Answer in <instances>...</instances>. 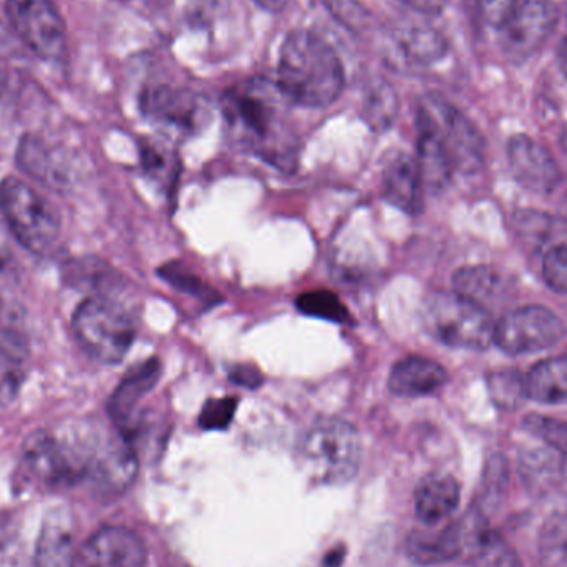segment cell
<instances>
[{
    "label": "cell",
    "instance_id": "1",
    "mask_svg": "<svg viewBox=\"0 0 567 567\" xmlns=\"http://www.w3.org/2000/svg\"><path fill=\"white\" fill-rule=\"evenodd\" d=\"M416 146L425 189L446 188L456 173L472 175L485 163V142L476 126L440 95L422 96L416 105Z\"/></svg>",
    "mask_w": 567,
    "mask_h": 567
},
{
    "label": "cell",
    "instance_id": "2",
    "mask_svg": "<svg viewBox=\"0 0 567 567\" xmlns=\"http://www.w3.org/2000/svg\"><path fill=\"white\" fill-rule=\"evenodd\" d=\"M276 85L287 102L323 109L342 93L346 70L339 53L319 33L296 29L284 39Z\"/></svg>",
    "mask_w": 567,
    "mask_h": 567
},
{
    "label": "cell",
    "instance_id": "3",
    "mask_svg": "<svg viewBox=\"0 0 567 567\" xmlns=\"http://www.w3.org/2000/svg\"><path fill=\"white\" fill-rule=\"evenodd\" d=\"M284 100L276 83L251 80L226 93L223 113L236 142L286 168L296 148L284 128Z\"/></svg>",
    "mask_w": 567,
    "mask_h": 567
},
{
    "label": "cell",
    "instance_id": "4",
    "mask_svg": "<svg viewBox=\"0 0 567 567\" xmlns=\"http://www.w3.org/2000/svg\"><path fill=\"white\" fill-rule=\"evenodd\" d=\"M297 462L312 482L327 486L346 485L359 473L362 440L355 426L346 420H319L300 439Z\"/></svg>",
    "mask_w": 567,
    "mask_h": 567
},
{
    "label": "cell",
    "instance_id": "5",
    "mask_svg": "<svg viewBox=\"0 0 567 567\" xmlns=\"http://www.w3.org/2000/svg\"><path fill=\"white\" fill-rule=\"evenodd\" d=\"M66 432L79 460L82 485L102 495H116L132 485L138 462L132 443L118 430L109 433L93 425H79Z\"/></svg>",
    "mask_w": 567,
    "mask_h": 567
},
{
    "label": "cell",
    "instance_id": "6",
    "mask_svg": "<svg viewBox=\"0 0 567 567\" xmlns=\"http://www.w3.org/2000/svg\"><path fill=\"white\" fill-rule=\"evenodd\" d=\"M422 319L430 336L453 349L485 350L495 343L496 323L489 310L455 290L430 293Z\"/></svg>",
    "mask_w": 567,
    "mask_h": 567
},
{
    "label": "cell",
    "instance_id": "7",
    "mask_svg": "<svg viewBox=\"0 0 567 567\" xmlns=\"http://www.w3.org/2000/svg\"><path fill=\"white\" fill-rule=\"evenodd\" d=\"M73 333L82 349L102 363L122 362L135 342V323L110 297H89L76 307Z\"/></svg>",
    "mask_w": 567,
    "mask_h": 567
},
{
    "label": "cell",
    "instance_id": "8",
    "mask_svg": "<svg viewBox=\"0 0 567 567\" xmlns=\"http://www.w3.org/2000/svg\"><path fill=\"white\" fill-rule=\"evenodd\" d=\"M0 213L17 243L33 255H45L60 236L59 215L49 202L20 179L0 183Z\"/></svg>",
    "mask_w": 567,
    "mask_h": 567
},
{
    "label": "cell",
    "instance_id": "9",
    "mask_svg": "<svg viewBox=\"0 0 567 567\" xmlns=\"http://www.w3.org/2000/svg\"><path fill=\"white\" fill-rule=\"evenodd\" d=\"M566 326L548 307L525 306L509 310L495 329V343L508 355H529L558 346Z\"/></svg>",
    "mask_w": 567,
    "mask_h": 567
},
{
    "label": "cell",
    "instance_id": "10",
    "mask_svg": "<svg viewBox=\"0 0 567 567\" xmlns=\"http://www.w3.org/2000/svg\"><path fill=\"white\" fill-rule=\"evenodd\" d=\"M6 12L16 35L43 60H56L66 45V27L53 0H7Z\"/></svg>",
    "mask_w": 567,
    "mask_h": 567
},
{
    "label": "cell",
    "instance_id": "11",
    "mask_svg": "<svg viewBox=\"0 0 567 567\" xmlns=\"http://www.w3.org/2000/svg\"><path fill=\"white\" fill-rule=\"evenodd\" d=\"M558 7L553 0H526L502 25V49L506 59L523 63L532 59L555 32Z\"/></svg>",
    "mask_w": 567,
    "mask_h": 567
},
{
    "label": "cell",
    "instance_id": "12",
    "mask_svg": "<svg viewBox=\"0 0 567 567\" xmlns=\"http://www.w3.org/2000/svg\"><path fill=\"white\" fill-rule=\"evenodd\" d=\"M25 475L47 488H72L79 485L69 445L60 430H37L22 445Z\"/></svg>",
    "mask_w": 567,
    "mask_h": 567
},
{
    "label": "cell",
    "instance_id": "13",
    "mask_svg": "<svg viewBox=\"0 0 567 567\" xmlns=\"http://www.w3.org/2000/svg\"><path fill=\"white\" fill-rule=\"evenodd\" d=\"M508 162L516 182L536 195H551L565 182L551 153L528 135H515L508 142Z\"/></svg>",
    "mask_w": 567,
    "mask_h": 567
},
{
    "label": "cell",
    "instance_id": "14",
    "mask_svg": "<svg viewBox=\"0 0 567 567\" xmlns=\"http://www.w3.org/2000/svg\"><path fill=\"white\" fill-rule=\"evenodd\" d=\"M159 377H162L159 360H146L142 365L130 370L110 396L106 405L110 420L132 445L140 432L138 405L155 389Z\"/></svg>",
    "mask_w": 567,
    "mask_h": 567
},
{
    "label": "cell",
    "instance_id": "15",
    "mask_svg": "<svg viewBox=\"0 0 567 567\" xmlns=\"http://www.w3.org/2000/svg\"><path fill=\"white\" fill-rule=\"evenodd\" d=\"M140 109L152 122L186 135L199 128L205 115V109L198 95L172 85L145 89L140 99Z\"/></svg>",
    "mask_w": 567,
    "mask_h": 567
},
{
    "label": "cell",
    "instance_id": "16",
    "mask_svg": "<svg viewBox=\"0 0 567 567\" xmlns=\"http://www.w3.org/2000/svg\"><path fill=\"white\" fill-rule=\"evenodd\" d=\"M148 559L145 542L122 526H105L79 549L83 567H143Z\"/></svg>",
    "mask_w": 567,
    "mask_h": 567
},
{
    "label": "cell",
    "instance_id": "17",
    "mask_svg": "<svg viewBox=\"0 0 567 567\" xmlns=\"http://www.w3.org/2000/svg\"><path fill=\"white\" fill-rule=\"evenodd\" d=\"M460 523L463 555L476 567H523L518 553L489 528L488 518L473 508Z\"/></svg>",
    "mask_w": 567,
    "mask_h": 567
},
{
    "label": "cell",
    "instance_id": "18",
    "mask_svg": "<svg viewBox=\"0 0 567 567\" xmlns=\"http://www.w3.org/2000/svg\"><path fill=\"white\" fill-rule=\"evenodd\" d=\"M382 188L390 205L406 215H419L422 212L425 185L416 156L405 152L389 155L383 163Z\"/></svg>",
    "mask_w": 567,
    "mask_h": 567
},
{
    "label": "cell",
    "instance_id": "19",
    "mask_svg": "<svg viewBox=\"0 0 567 567\" xmlns=\"http://www.w3.org/2000/svg\"><path fill=\"white\" fill-rule=\"evenodd\" d=\"M79 549L75 529L69 509L55 508L47 513L37 538L35 567H75Z\"/></svg>",
    "mask_w": 567,
    "mask_h": 567
},
{
    "label": "cell",
    "instance_id": "20",
    "mask_svg": "<svg viewBox=\"0 0 567 567\" xmlns=\"http://www.w3.org/2000/svg\"><path fill=\"white\" fill-rule=\"evenodd\" d=\"M449 380V373L435 360L412 355L400 360L389 377L390 392L400 396H422L435 393Z\"/></svg>",
    "mask_w": 567,
    "mask_h": 567
},
{
    "label": "cell",
    "instance_id": "21",
    "mask_svg": "<svg viewBox=\"0 0 567 567\" xmlns=\"http://www.w3.org/2000/svg\"><path fill=\"white\" fill-rule=\"evenodd\" d=\"M462 498L458 482L450 475H429L415 489V513L425 526H436L456 512Z\"/></svg>",
    "mask_w": 567,
    "mask_h": 567
},
{
    "label": "cell",
    "instance_id": "22",
    "mask_svg": "<svg viewBox=\"0 0 567 567\" xmlns=\"http://www.w3.org/2000/svg\"><path fill=\"white\" fill-rule=\"evenodd\" d=\"M406 555L419 566H436L453 561L463 555L460 523L440 532H413L406 539Z\"/></svg>",
    "mask_w": 567,
    "mask_h": 567
},
{
    "label": "cell",
    "instance_id": "23",
    "mask_svg": "<svg viewBox=\"0 0 567 567\" xmlns=\"http://www.w3.org/2000/svg\"><path fill=\"white\" fill-rule=\"evenodd\" d=\"M30 350L25 337L0 329V406L16 400L29 372Z\"/></svg>",
    "mask_w": 567,
    "mask_h": 567
},
{
    "label": "cell",
    "instance_id": "24",
    "mask_svg": "<svg viewBox=\"0 0 567 567\" xmlns=\"http://www.w3.org/2000/svg\"><path fill=\"white\" fill-rule=\"evenodd\" d=\"M17 163L25 175L50 188H65L69 185V172L59 153L52 152L47 143L37 136H23L17 150Z\"/></svg>",
    "mask_w": 567,
    "mask_h": 567
},
{
    "label": "cell",
    "instance_id": "25",
    "mask_svg": "<svg viewBox=\"0 0 567 567\" xmlns=\"http://www.w3.org/2000/svg\"><path fill=\"white\" fill-rule=\"evenodd\" d=\"M526 399L546 405L567 403V355L536 363L525 379Z\"/></svg>",
    "mask_w": 567,
    "mask_h": 567
},
{
    "label": "cell",
    "instance_id": "26",
    "mask_svg": "<svg viewBox=\"0 0 567 567\" xmlns=\"http://www.w3.org/2000/svg\"><path fill=\"white\" fill-rule=\"evenodd\" d=\"M453 290L488 310V303L496 302L505 290V281L488 266H470L453 276Z\"/></svg>",
    "mask_w": 567,
    "mask_h": 567
},
{
    "label": "cell",
    "instance_id": "27",
    "mask_svg": "<svg viewBox=\"0 0 567 567\" xmlns=\"http://www.w3.org/2000/svg\"><path fill=\"white\" fill-rule=\"evenodd\" d=\"M400 50L410 62L432 65L445 56L449 50L445 37L432 27L416 25L403 30L399 37Z\"/></svg>",
    "mask_w": 567,
    "mask_h": 567
},
{
    "label": "cell",
    "instance_id": "28",
    "mask_svg": "<svg viewBox=\"0 0 567 567\" xmlns=\"http://www.w3.org/2000/svg\"><path fill=\"white\" fill-rule=\"evenodd\" d=\"M538 551L543 567H567V509L546 519L539 533Z\"/></svg>",
    "mask_w": 567,
    "mask_h": 567
},
{
    "label": "cell",
    "instance_id": "29",
    "mask_svg": "<svg viewBox=\"0 0 567 567\" xmlns=\"http://www.w3.org/2000/svg\"><path fill=\"white\" fill-rule=\"evenodd\" d=\"M143 166L156 183L173 192L179 175V158L163 143L146 142L142 145Z\"/></svg>",
    "mask_w": 567,
    "mask_h": 567
},
{
    "label": "cell",
    "instance_id": "30",
    "mask_svg": "<svg viewBox=\"0 0 567 567\" xmlns=\"http://www.w3.org/2000/svg\"><path fill=\"white\" fill-rule=\"evenodd\" d=\"M396 109H399V102L392 86L385 82H377L363 100V118L373 130L383 132L392 126Z\"/></svg>",
    "mask_w": 567,
    "mask_h": 567
},
{
    "label": "cell",
    "instance_id": "31",
    "mask_svg": "<svg viewBox=\"0 0 567 567\" xmlns=\"http://www.w3.org/2000/svg\"><path fill=\"white\" fill-rule=\"evenodd\" d=\"M296 306L300 312L317 317V319L330 320L336 323H349L352 320L349 309L330 290L320 289L300 293L297 297Z\"/></svg>",
    "mask_w": 567,
    "mask_h": 567
},
{
    "label": "cell",
    "instance_id": "32",
    "mask_svg": "<svg viewBox=\"0 0 567 567\" xmlns=\"http://www.w3.org/2000/svg\"><path fill=\"white\" fill-rule=\"evenodd\" d=\"M509 466L508 460L503 455H495L486 463L485 473H483L482 493H480L478 508L482 513L492 512L499 505L506 488H508Z\"/></svg>",
    "mask_w": 567,
    "mask_h": 567
},
{
    "label": "cell",
    "instance_id": "33",
    "mask_svg": "<svg viewBox=\"0 0 567 567\" xmlns=\"http://www.w3.org/2000/svg\"><path fill=\"white\" fill-rule=\"evenodd\" d=\"M489 393L493 402L502 409H513L519 400L526 396L525 380L519 379L518 372L493 373L489 379Z\"/></svg>",
    "mask_w": 567,
    "mask_h": 567
},
{
    "label": "cell",
    "instance_id": "34",
    "mask_svg": "<svg viewBox=\"0 0 567 567\" xmlns=\"http://www.w3.org/2000/svg\"><path fill=\"white\" fill-rule=\"evenodd\" d=\"M330 16L353 33H362L369 27L370 13L360 0H322Z\"/></svg>",
    "mask_w": 567,
    "mask_h": 567
},
{
    "label": "cell",
    "instance_id": "35",
    "mask_svg": "<svg viewBox=\"0 0 567 567\" xmlns=\"http://www.w3.org/2000/svg\"><path fill=\"white\" fill-rule=\"evenodd\" d=\"M159 276L172 284V286H175L176 289L192 293V296L198 297V299L212 300V302H216V300H218L219 296L215 290L209 289L205 282L199 281L193 272L183 268L178 262L166 265L165 268L159 269Z\"/></svg>",
    "mask_w": 567,
    "mask_h": 567
},
{
    "label": "cell",
    "instance_id": "36",
    "mask_svg": "<svg viewBox=\"0 0 567 567\" xmlns=\"http://www.w3.org/2000/svg\"><path fill=\"white\" fill-rule=\"evenodd\" d=\"M525 426L533 435L548 443L553 450H558L567 456V422L548 419V416L532 415L525 420Z\"/></svg>",
    "mask_w": 567,
    "mask_h": 567
},
{
    "label": "cell",
    "instance_id": "37",
    "mask_svg": "<svg viewBox=\"0 0 567 567\" xmlns=\"http://www.w3.org/2000/svg\"><path fill=\"white\" fill-rule=\"evenodd\" d=\"M239 400L236 396L208 400L199 413V426L203 430H225L231 425L238 410Z\"/></svg>",
    "mask_w": 567,
    "mask_h": 567
},
{
    "label": "cell",
    "instance_id": "38",
    "mask_svg": "<svg viewBox=\"0 0 567 567\" xmlns=\"http://www.w3.org/2000/svg\"><path fill=\"white\" fill-rule=\"evenodd\" d=\"M543 278L556 292L567 293V243L556 245L546 252Z\"/></svg>",
    "mask_w": 567,
    "mask_h": 567
},
{
    "label": "cell",
    "instance_id": "39",
    "mask_svg": "<svg viewBox=\"0 0 567 567\" xmlns=\"http://www.w3.org/2000/svg\"><path fill=\"white\" fill-rule=\"evenodd\" d=\"M476 3L483 19L493 27H502L518 7V0H476Z\"/></svg>",
    "mask_w": 567,
    "mask_h": 567
},
{
    "label": "cell",
    "instance_id": "40",
    "mask_svg": "<svg viewBox=\"0 0 567 567\" xmlns=\"http://www.w3.org/2000/svg\"><path fill=\"white\" fill-rule=\"evenodd\" d=\"M229 379L238 385L248 386V389H258L262 383L261 373L256 367L251 365H238L229 373Z\"/></svg>",
    "mask_w": 567,
    "mask_h": 567
},
{
    "label": "cell",
    "instance_id": "41",
    "mask_svg": "<svg viewBox=\"0 0 567 567\" xmlns=\"http://www.w3.org/2000/svg\"><path fill=\"white\" fill-rule=\"evenodd\" d=\"M13 236L6 223H0V272L7 271L13 262Z\"/></svg>",
    "mask_w": 567,
    "mask_h": 567
},
{
    "label": "cell",
    "instance_id": "42",
    "mask_svg": "<svg viewBox=\"0 0 567 567\" xmlns=\"http://www.w3.org/2000/svg\"><path fill=\"white\" fill-rule=\"evenodd\" d=\"M16 533V518L12 515H0V548H6L7 545H10Z\"/></svg>",
    "mask_w": 567,
    "mask_h": 567
},
{
    "label": "cell",
    "instance_id": "43",
    "mask_svg": "<svg viewBox=\"0 0 567 567\" xmlns=\"http://www.w3.org/2000/svg\"><path fill=\"white\" fill-rule=\"evenodd\" d=\"M255 2L258 3L261 9L268 10V12H281L290 0H255Z\"/></svg>",
    "mask_w": 567,
    "mask_h": 567
},
{
    "label": "cell",
    "instance_id": "44",
    "mask_svg": "<svg viewBox=\"0 0 567 567\" xmlns=\"http://www.w3.org/2000/svg\"><path fill=\"white\" fill-rule=\"evenodd\" d=\"M343 556H346L343 548L333 549L332 553L327 555L326 561H323V567H340L343 561Z\"/></svg>",
    "mask_w": 567,
    "mask_h": 567
},
{
    "label": "cell",
    "instance_id": "45",
    "mask_svg": "<svg viewBox=\"0 0 567 567\" xmlns=\"http://www.w3.org/2000/svg\"><path fill=\"white\" fill-rule=\"evenodd\" d=\"M9 37L6 35V30L2 29V25H0V59H3V56L9 53L10 45H9Z\"/></svg>",
    "mask_w": 567,
    "mask_h": 567
},
{
    "label": "cell",
    "instance_id": "46",
    "mask_svg": "<svg viewBox=\"0 0 567 567\" xmlns=\"http://www.w3.org/2000/svg\"><path fill=\"white\" fill-rule=\"evenodd\" d=\"M559 59H561V66H563V70H565V73L567 75V40L565 43H563L561 55H559Z\"/></svg>",
    "mask_w": 567,
    "mask_h": 567
},
{
    "label": "cell",
    "instance_id": "47",
    "mask_svg": "<svg viewBox=\"0 0 567 567\" xmlns=\"http://www.w3.org/2000/svg\"><path fill=\"white\" fill-rule=\"evenodd\" d=\"M559 143H561L563 153H565V156L567 158V123L565 125V128H563L561 138H559Z\"/></svg>",
    "mask_w": 567,
    "mask_h": 567
},
{
    "label": "cell",
    "instance_id": "48",
    "mask_svg": "<svg viewBox=\"0 0 567 567\" xmlns=\"http://www.w3.org/2000/svg\"><path fill=\"white\" fill-rule=\"evenodd\" d=\"M122 2H126V0H122Z\"/></svg>",
    "mask_w": 567,
    "mask_h": 567
}]
</instances>
